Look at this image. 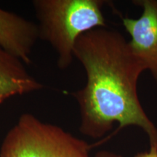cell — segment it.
Instances as JSON below:
<instances>
[{
    "mask_svg": "<svg viewBox=\"0 0 157 157\" xmlns=\"http://www.w3.org/2000/svg\"><path fill=\"white\" fill-rule=\"evenodd\" d=\"M87 82L72 93L78 105L82 134L103 137L119 124L146 133L150 147L157 148V128L149 119L137 95V82L145 69L119 31L98 28L81 35L74 49Z\"/></svg>",
    "mask_w": 157,
    "mask_h": 157,
    "instance_id": "6da1fadb",
    "label": "cell"
},
{
    "mask_svg": "<svg viewBox=\"0 0 157 157\" xmlns=\"http://www.w3.org/2000/svg\"><path fill=\"white\" fill-rule=\"evenodd\" d=\"M102 0H34L39 39L48 42L58 55L57 64L64 70L71 64L75 44L81 35L106 22Z\"/></svg>",
    "mask_w": 157,
    "mask_h": 157,
    "instance_id": "7a4b0ae2",
    "label": "cell"
},
{
    "mask_svg": "<svg viewBox=\"0 0 157 157\" xmlns=\"http://www.w3.org/2000/svg\"><path fill=\"white\" fill-rule=\"evenodd\" d=\"M91 148L60 127L25 113L5 135L0 157H90Z\"/></svg>",
    "mask_w": 157,
    "mask_h": 157,
    "instance_id": "3957f363",
    "label": "cell"
},
{
    "mask_svg": "<svg viewBox=\"0 0 157 157\" xmlns=\"http://www.w3.org/2000/svg\"><path fill=\"white\" fill-rule=\"evenodd\" d=\"M133 4L142 7V14L136 19L123 17V25L130 36L128 43L133 54L157 85V0H137Z\"/></svg>",
    "mask_w": 157,
    "mask_h": 157,
    "instance_id": "277c9868",
    "label": "cell"
},
{
    "mask_svg": "<svg viewBox=\"0 0 157 157\" xmlns=\"http://www.w3.org/2000/svg\"><path fill=\"white\" fill-rule=\"evenodd\" d=\"M39 39L38 25L21 15L0 8V47L25 64Z\"/></svg>",
    "mask_w": 157,
    "mask_h": 157,
    "instance_id": "5b68a950",
    "label": "cell"
},
{
    "mask_svg": "<svg viewBox=\"0 0 157 157\" xmlns=\"http://www.w3.org/2000/svg\"><path fill=\"white\" fill-rule=\"evenodd\" d=\"M24 65L0 47V104L13 96L34 93L44 87L29 73Z\"/></svg>",
    "mask_w": 157,
    "mask_h": 157,
    "instance_id": "8992f818",
    "label": "cell"
},
{
    "mask_svg": "<svg viewBox=\"0 0 157 157\" xmlns=\"http://www.w3.org/2000/svg\"><path fill=\"white\" fill-rule=\"evenodd\" d=\"M135 157H157V148L150 147L149 151L138 153L135 155Z\"/></svg>",
    "mask_w": 157,
    "mask_h": 157,
    "instance_id": "52a82bcc",
    "label": "cell"
},
{
    "mask_svg": "<svg viewBox=\"0 0 157 157\" xmlns=\"http://www.w3.org/2000/svg\"><path fill=\"white\" fill-rule=\"evenodd\" d=\"M96 157H121V155L114 154L112 152L109 151H101L98 152L97 154L95 155Z\"/></svg>",
    "mask_w": 157,
    "mask_h": 157,
    "instance_id": "ba28073f",
    "label": "cell"
}]
</instances>
